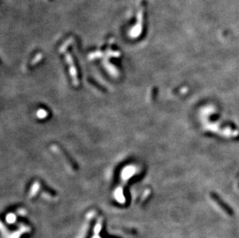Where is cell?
<instances>
[{
  "label": "cell",
  "instance_id": "6da1fadb",
  "mask_svg": "<svg viewBox=\"0 0 239 238\" xmlns=\"http://www.w3.org/2000/svg\"><path fill=\"white\" fill-rule=\"evenodd\" d=\"M210 196H211L212 200L214 202V203L217 205V207H218L221 210L224 212V213H225L226 215H227V216H232V215H233L234 213H233V210H231V208L230 206H227L225 202L222 201V200H221V199L219 198L217 195L211 194L210 195Z\"/></svg>",
  "mask_w": 239,
  "mask_h": 238
}]
</instances>
